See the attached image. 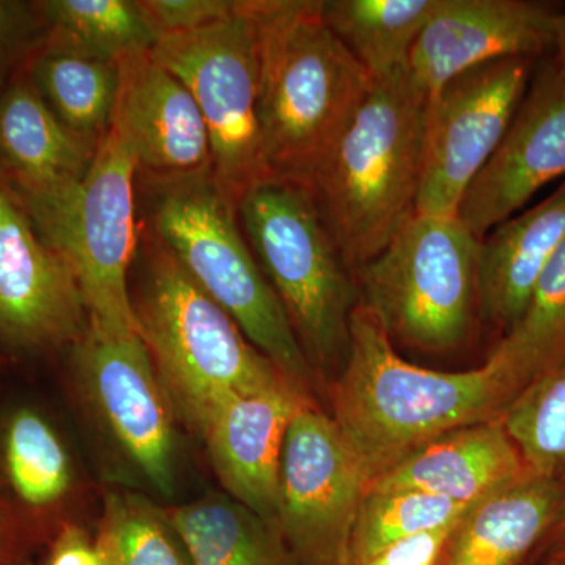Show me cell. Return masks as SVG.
I'll use <instances>...</instances> for the list:
<instances>
[{"mask_svg": "<svg viewBox=\"0 0 565 565\" xmlns=\"http://www.w3.org/2000/svg\"><path fill=\"white\" fill-rule=\"evenodd\" d=\"M96 148L55 117L31 82L0 95V178L22 203L68 195L90 169Z\"/></svg>", "mask_w": 565, "mask_h": 565, "instance_id": "18", "label": "cell"}, {"mask_svg": "<svg viewBox=\"0 0 565 565\" xmlns=\"http://www.w3.org/2000/svg\"><path fill=\"white\" fill-rule=\"evenodd\" d=\"M481 241L457 215L415 214L356 269L360 302L393 344L449 352L470 334Z\"/></svg>", "mask_w": 565, "mask_h": 565, "instance_id": "7", "label": "cell"}, {"mask_svg": "<svg viewBox=\"0 0 565 565\" xmlns=\"http://www.w3.org/2000/svg\"><path fill=\"white\" fill-rule=\"evenodd\" d=\"M310 401L288 381L234 394L203 424L211 463L226 492L277 525L278 479L286 433Z\"/></svg>", "mask_w": 565, "mask_h": 565, "instance_id": "17", "label": "cell"}, {"mask_svg": "<svg viewBox=\"0 0 565 565\" xmlns=\"http://www.w3.org/2000/svg\"><path fill=\"white\" fill-rule=\"evenodd\" d=\"M247 2L266 162L277 180L307 188L375 81L323 21L322 0Z\"/></svg>", "mask_w": 565, "mask_h": 565, "instance_id": "2", "label": "cell"}, {"mask_svg": "<svg viewBox=\"0 0 565 565\" xmlns=\"http://www.w3.org/2000/svg\"><path fill=\"white\" fill-rule=\"evenodd\" d=\"M96 546L104 565H192L169 516L129 494H109Z\"/></svg>", "mask_w": 565, "mask_h": 565, "instance_id": "29", "label": "cell"}, {"mask_svg": "<svg viewBox=\"0 0 565 565\" xmlns=\"http://www.w3.org/2000/svg\"><path fill=\"white\" fill-rule=\"evenodd\" d=\"M565 514V481L527 471L468 504L437 565H523Z\"/></svg>", "mask_w": 565, "mask_h": 565, "instance_id": "19", "label": "cell"}, {"mask_svg": "<svg viewBox=\"0 0 565 565\" xmlns=\"http://www.w3.org/2000/svg\"><path fill=\"white\" fill-rule=\"evenodd\" d=\"M237 215L305 355L322 367H343L360 289L311 192L273 178L244 193Z\"/></svg>", "mask_w": 565, "mask_h": 565, "instance_id": "6", "label": "cell"}, {"mask_svg": "<svg viewBox=\"0 0 565 565\" xmlns=\"http://www.w3.org/2000/svg\"><path fill=\"white\" fill-rule=\"evenodd\" d=\"M158 40L200 31L232 17L237 0H139Z\"/></svg>", "mask_w": 565, "mask_h": 565, "instance_id": "31", "label": "cell"}, {"mask_svg": "<svg viewBox=\"0 0 565 565\" xmlns=\"http://www.w3.org/2000/svg\"><path fill=\"white\" fill-rule=\"evenodd\" d=\"M546 565H565V546L559 552H556Z\"/></svg>", "mask_w": 565, "mask_h": 565, "instance_id": "36", "label": "cell"}, {"mask_svg": "<svg viewBox=\"0 0 565 565\" xmlns=\"http://www.w3.org/2000/svg\"><path fill=\"white\" fill-rule=\"evenodd\" d=\"M427 99L408 68L375 81L307 185L352 273L416 214Z\"/></svg>", "mask_w": 565, "mask_h": 565, "instance_id": "3", "label": "cell"}, {"mask_svg": "<svg viewBox=\"0 0 565 565\" xmlns=\"http://www.w3.org/2000/svg\"><path fill=\"white\" fill-rule=\"evenodd\" d=\"M147 185L152 236L232 316L247 340L307 394L313 367L253 255L237 204L212 174Z\"/></svg>", "mask_w": 565, "mask_h": 565, "instance_id": "5", "label": "cell"}, {"mask_svg": "<svg viewBox=\"0 0 565 565\" xmlns=\"http://www.w3.org/2000/svg\"><path fill=\"white\" fill-rule=\"evenodd\" d=\"M29 82L76 136L99 143L109 131L120 85L118 62L51 31L33 57Z\"/></svg>", "mask_w": 565, "mask_h": 565, "instance_id": "22", "label": "cell"}, {"mask_svg": "<svg viewBox=\"0 0 565 565\" xmlns=\"http://www.w3.org/2000/svg\"><path fill=\"white\" fill-rule=\"evenodd\" d=\"M132 307L170 403L199 434L234 394L288 381L152 234Z\"/></svg>", "mask_w": 565, "mask_h": 565, "instance_id": "4", "label": "cell"}, {"mask_svg": "<svg viewBox=\"0 0 565 565\" xmlns=\"http://www.w3.org/2000/svg\"><path fill=\"white\" fill-rule=\"evenodd\" d=\"M530 77L531 58H501L463 71L429 96L416 214L457 215L508 132Z\"/></svg>", "mask_w": 565, "mask_h": 565, "instance_id": "11", "label": "cell"}, {"mask_svg": "<svg viewBox=\"0 0 565 565\" xmlns=\"http://www.w3.org/2000/svg\"><path fill=\"white\" fill-rule=\"evenodd\" d=\"M370 484L332 416L305 401L286 433L277 527L300 565H351L356 512Z\"/></svg>", "mask_w": 565, "mask_h": 565, "instance_id": "10", "label": "cell"}, {"mask_svg": "<svg viewBox=\"0 0 565 565\" xmlns=\"http://www.w3.org/2000/svg\"><path fill=\"white\" fill-rule=\"evenodd\" d=\"M468 504L411 490H366L351 541V565H367L390 545L452 525Z\"/></svg>", "mask_w": 565, "mask_h": 565, "instance_id": "27", "label": "cell"}, {"mask_svg": "<svg viewBox=\"0 0 565 565\" xmlns=\"http://www.w3.org/2000/svg\"><path fill=\"white\" fill-rule=\"evenodd\" d=\"M74 363L92 404L121 451L159 492L177 476L173 405L139 332L88 319L74 343Z\"/></svg>", "mask_w": 565, "mask_h": 565, "instance_id": "12", "label": "cell"}, {"mask_svg": "<svg viewBox=\"0 0 565 565\" xmlns=\"http://www.w3.org/2000/svg\"><path fill=\"white\" fill-rule=\"evenodd\" d=\"M516 388L565 363V241L535 282L522 318L489 356Z\"/></svg>", "mask_w": 565, "mask_h": 565, "instance_id": "25", "label": "cell"}, {"mask_svg": "<svg viewBox=\"0 0 565 565\" xmlns=\"http://www.w3.org/2000/svg\"><path fill=\"white\" fill-rule=\"evenodd\" d=\"M120 85L111 126L136 156L145 182L212 174L210 136L195 99L151 51L118 62Z\"/></svg>", "mask_w": 565, "mask_h": 565, "instance_id": "15", "label": "cell"}, {"mask_svg": "<svg viewBox=\"0 0 565 565\" xmlns=\"http://www.w3.org/2000/svg\"><path fill=\"white\" fill-rule=\"evenodd\" d=\"M550 542H553V544L565 545V514L563 519H561V522L557 523L555 531H553Z\"/></svg>", "mask_w": 565, "mask_h": 565, "instance_id": "35", "label": "cell"}, {"mask_svg": "<svg viewBox=\"0 0 565 565\" xmlns=\"http://www.w3.org/2000/svg\"><path fill=\"white\" fill-rule=\"evenodd\" d=\"M167 516L192 565H289L277 525L230 494H210Z\"/></svg>", "mask_w": 565, "mask_h": 565, "instance_id": "23", "label": "cell"}, {"mask_svg": "<svg viewBox=\"0 0 565 565\" xmlns=\"http://www.w3.org/2000/svg\"><path fill=\"white\" fill-rule=\"evenodd\" d=\"M556 14L526 0H444L416 40L408 74L427 96L463 71L550 52Z\"/></svg>", "mask_w": 565, "mask_h": 565, "instance_id": "16", "label": "cell"}, {"mask_svg": "<svg viewBox=\"0 0 565 565\" xmlns=\"http://www.w3.org/2000/svg\"><path fill=\"white\" fill-rule=\"evenodd\" d=\"M455 525L405 537L379 553L367 565H437Z\"/></svg>", "mask_w": 565, "mask_h": 565, "instance_id": "32", "label": "cell"}, {"mask_svg": "<svg viewBox=\"0 0 565 565\" xmlns=\"http://www.w3.org/2000/svg\"><path fill=\"white\" fill-rule=\"evenodd\" d=\"M25 22V6L0 0V61L20 36Z\"/></svg>", "mask_w": 565, "mask_h": 565, "instance_id": "34", "label": "cell"}, {"mask_svg": "<svg viewBox=\"0 0 565 565\" xmlns=\"http://www.w3.org/2000/svg\"><path fill=\"white\" fill-rule=\"evenodd\" d=\"M137 174L128 140L110 125L73 192L24 204L41 237L76 277L88 319L121 332H139L128 280L139 245Z\"/></svg>", "mask_w": 565, "mask_h": 565, "instance_id": "8", "label": "cell"}, {"mask_svg": "<svg viewBox=\"0 0 565 565\" xmlns=\"http://www.w3.org/2000/svg\"><path fill=\"white\" fill-rule=\"evenodd\" d=\"M50 565H104V561L96 542L79 527L68 526L55 542Z\"/></svg>", "mask_w": 565, "mask_h": 565, "instance_id": "33", "label": "cell"}, {"mask_svg": "<svg viewBox=\"0 0 565 565\" xmlns=\"http://www.w3.org/2000/svg\"><path fill=\"white\" fill-rule=\"evenodd\" d=\"M6 463L14 492L28 504L55 503L68 490V456L50 424L35 412L21 411L11 418Z\"/></svg>", "mask_w": 565, "mask_h": 565, "instance_id": "30", "label": "cell"}, {"mask_svg": "<svg viewBox=\"0 0 565 565\" xmlns=\"http://www.w3.org/2000/svg\"><path fill=\"white\" fill-rule=\"evenodd\" d=\"M444 0H322V17L374 81L408 68V57Z\"/></svg>", "mask_w": 565, "mask_h": 565, "instance_id": "24", "label": "cell"}, {"mask_svg": "<svg viewBox=\"0 0 565 565\" xmlns=\"http://www.w3.org/2000/svg\"><path fill=\"white\" fill-rule=\"evenodd\" d=\"M39 10L51 31L110 61L151 51L158 43L139 0H46Z\"/></svg>", "mask_w": 565, "mask_h": 565, "instance_id": "28", "label": "cell"}, {"mask_svg": "<svg viewBox=\"0 0 565 565\" xmlns=\"http://www.w3.org/2000/svg\"><path fill=\"white\" fill-rule=\"evenodd\" d=\"M152 57L185 85L202 111L212 177L237 204L273 180L258 118V47L247 0L226 20L200 31L163 36Z\"/></svg>", "mask_w": 565, "mask_h": 565, "instance_id": "9", "label": "cell"}, {"mask_svg": "<svg viewBox=\"0 0 565 565\" xmlns=\"http://www.w3.org/2000/svg\"><path fill=\"white\" fill-rule=\"evenodd\" d=\"M349 332L332 419L370 481L440 435L500 418L519 393L490 359L462 373L405 362L362 302Z\"/></svg>", "mask_w": 565, "mask_h": 565, "instance_id": "1", "label": "cell"}, {"mask_svg": "<svg viewBox=\"0 0 565 565\" xmlns=\"http://www.w3.org/2000/svg\"><path fill=\"white\" fill-rule=\"evenodd\" d=\"M561 177H565V11L556 14L548 61L527 85L500 147L465 192L457 217L482 241Z\"/></svg>", "mask_w": 565, "mask_h": 565, "instance_id": "13", "label": "cell"}, {"mask_svg": "<svg viewBox=\"0 0 565 565\" xmlns=\"http://www.w3.org/2000/svg\"><path fill=\"white\" fill-rule=\"evenodd\" d=\"M500 418L459 427L427 441L371 479L366 490H411L475 503L527 473Z\"/></svg>", "mask_w": 565, "mask_h": 565, "instance_id": "20", "label": "cell"}, {"mask_svg": "<svg viewBox=\"0 0 565 565\" xmlns=\"http://www.w3.org/2000/svg\"><path fill=\"white\" fill-rule=\"evenodd\" d=\"M565 241V180L552 195L494 226L479 244L478 305L508 332Z\"/></svg>", "mask_w": 565, "mask_h": 565, "instance_id": "21", "label": "cell"}, {"mask_svg": "<svg viewBox=\"0 0 565 565\" xmlns=\"http://www.w3.org/2000/svg\"><path fill=\"white\" fill-rule=\"evenodd\" d=\"M500 419L531 473L565 481V363L523 386Z\"/></svg>", "mask_w": 565, "mask_h": 565, "instance_id": "26", "label": "cell"}, {"mask_svg": "<svg viewBox=\"0 0 565 565\" xmlns=\"http://www.w3.org/2000/svg\"><path fill=\"white\" fill-rule=\"evenodd\" d=\"M87 326V307L68 264L0 178V341L31 349L74 344Z\"/></svg>", "mask_w": 565, "mask_h": 565, "instance_id": "14", "label": "cell"}]
</instances>
